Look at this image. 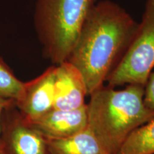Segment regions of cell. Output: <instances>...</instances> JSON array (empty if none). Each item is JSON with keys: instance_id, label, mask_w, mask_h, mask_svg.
<instances>
[{"instance_id": "obj_1", "label": "cell", "mask_w": 154, "mask_h": 154, "mask_svg": "<svg viewBox=\"0 0 154 154\" xmlns=\"http://www.w3.org/2000/svg\"><path fill=\"white\" fill-rule=\"evenodd\" d=\"M138 24L115 2L95 4L67 59L82 74L88 95L104 86L128 51Z\"/></svg>"}, {"instance_id": "obj_2", "label": "cell", "mask_w": 154, "mask_h": 154, "mask_svg": "<svg viewBox=\"0 0 154 154\" xmlns=\"http://www.w3.org/2000/svg\"><path fill=\"white\" fill-rule=\"evenodd\" d=\"M145 86L129 84L124 89L103 86L86 103L88 128L109 154H116L128 136L154 117L144 103Z\"/></svg>"}, {"instance_id": "obj_3", "label": "cell", "mask_w": 154, "mask_h": 154, "mask_svg": "<svg viewBox=\"0 0 154 154\" xmlns=\"http://www.w3.org/2000/svg\"><path fill=\"white\" fill-rule=\"evenodd\" d=\"M96 0H36L34 25L42 54L54 65L67 61Z\"/></svg>"}, {"instance_id": "obj_4", "label": "cell", "mask_w": 154, "mask_h": 154, "mask_svg": "<svg viewBox=\"0 0 154 154\" xmlns=\"http://www.w3.org/2000/svg\"><path fill=\"white\" fill-rule=\"evenodd\" d=\"M154 69V4L148 2L141 22L126 54L107 78L108 86H145Z\"/></svg>"}, {"instance_id": "obj_5", "label": "cell", "mask_w": 154, "mask_h": 154, "mask_svg": "<svg viewBox=\"0 0 154 154\" xmlns=\"http://www.w3.org/2000/svg\"><path fill=\"white\" fill-rule=\"evenodd\" d=\"M0 149L4 154H48L46 138L25 120L15 103L2 113Z\"/></svg>"}, {"instance_id": "obj_6", "label": "cell", "mask_w": 154, "mask_h": 154, "mask_svg": "<svg viewBox=\"0 0 154 154\" xmlns=\"http://www.w3.org/2000/svg\"><path fill=\"white\" fill-rule=\"evenodd\" d=\"M57 65L44 72L24 86L15 101V106L28 122H32L54 109V82Z\"/></svg>"}, {"instance_id": "obj_7", "label": "cell", "mask_w": 154, "mask_h": 154, "mask_svg": "<svg viewBox=\"0 0 154 154\" xmlns=\"http://www.w3.org/2000/svg\"><path fill=\"white\" fill-rule=\"evenodd\" d=\"M46 139H62L88 128L86 104L72 110L53 109L32 122H29Z\"/></svg>"}, {"instance_id": "obj_8", "label": "cell", "mask_w": 154, "mask_h": 154, "mask_svg": "<svg viewBox=\"0 0 154 154\" xmlns=\"http://www.w3.org/2000/svg\"><path fill=\"white\" fill-rule=\"evenodd\" d=\"M88 96L86 86L79 71L69 61L57 65L54 109L72 110L84 106Z\"/></svg>"}, {"instance_id": "obj_9", "label": "cell", "mask_w": 154, "mask_h": 154, "mask_svg": "<svg viewBox=\"0 0 154 154\" xmlns=\"http://www.w3.org/2000/svg\"><path fill=\"white\" fill-rule=\"evenodd\" d=\"M48 154H109L87 128L62 139H46Z\"/></svg>"}, {"instance_id": "obj_10", "label": "cell", "mask_w": 154, "mask_h": 154, "mask_svg": "<svg viewBox=\"0 0 154 154\" xmlns=\"http://www.w3.org/2000/svg\"><path fill=\"white\" fill-rule=\"evenodd\" d=\"M116 154H154V117L136 128Z\"/></svg>"}, {"instance_id": "obj_11", "label": "cell", "mask_w": 154, "mask_h": 154, "mask_svg": "<svg viewBox=\"0 0 154 154\" xmlns=\"http://www.w3.org/2000/svg\"><path fill=\"white\" fill-rule=\"evenodd\" d=\"M24 82L15 76L9 65L0 57V97L15 101L22 91Z\"/></svg>"}, {"instance_id": "obj_12", "label": "cell", "mask_w": 154, "mask_h": 154, "mask_svg": "<svg viewBox=\"0 0 154 154\" xmlns=\"http://www.w3.org/2000/svg\"><path fill=\"white\" fill-rule=\"evenodd\" d=\"M144 89V103L148 108L154 111V69L149 75Z\"/></svg>"}, {"instance_id": "obj_13", "label": "cell", "mask_w": 154, "mask_h": 154, "mask_svg": "<svg viewBox=\"0 0 154 154\" xmlns=\"http://www.w3.org/2000/svg\"><path fill=\"white\" fill-rule=\"evenodd\" d=\"M15 101L12 99H4V98L0 97V134H1V124H2V116L4 111L11 106L13 103H14Z\"/></svg>"}, {"instance_id": "obj_14", "label": "cell", "mask_w": 154, "mask_h": 154, "mask_svg": "<svg viewBox=\"0 0 154 154\" xmlns=\"http://www.w3.org/2000/svg\"><path fill=\"white\" fill-rule=\"evenodd\" d=\"M148 2H150L154 4V0H147Z\"/></svg>"}, {"instance_id": "obj_15", "label": "cell", "mask_w": 154, "mask_h": 154, "mask_svg": "<svg viewBox=\"0 0 154 154\" xmlns=\"http://www.w3.org/2000/svg\"><path fill=\"white\" fill-rule=\"evenodd\" d=\"M0 154H4L3 153V152H2V149H0Z\"/></svg>"}, {"instance_id": "obj_16", "label": "cell", "mask_w": 154, "mask_h": 154, "mask_svg": "<svg viewBox=\"0 0 154 154\" xmlns=\"http://www.w3.org/2000/svg\"><path fill=\"white\" fill-rule=\"evenodd\" d=\"M0 44H1V36H0Z\"/></svg>"}]
</instances>
